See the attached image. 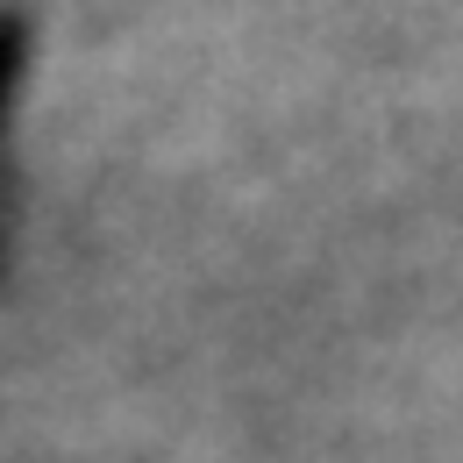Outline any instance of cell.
<instances>
[{"instance_id": "obj_1", "label": "cell", "mask_w": 463, "mask_h": 463, "mask_svg": "<svg viewBox=\"0 0 463 463\" xmlns=\"http://www.w3.org/2000/svg\"><path fill=\"white\" fill-rule=\"evenodd\" d=\"M14 108H22V22L0 14V200H7V136H14Z\"/></svg>"}]
</instances>
